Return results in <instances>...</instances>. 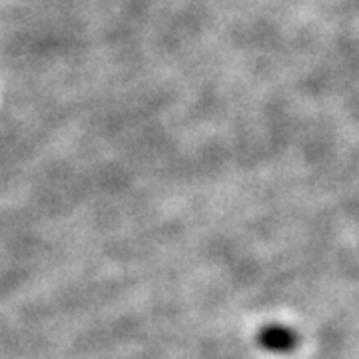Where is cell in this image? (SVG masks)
<instances>
[{
    "mask_svg": "<svg viewBox=\"0 0 359 359\" xmlns=\"http://www.w3.org/2000/svg\"><path fill=\"white\" fill-rule=\"evenodd\" d=\"M256 344L269 353H292L299 346V334L287 325L269 323L257 332Z\"/></svg>",
    "mask_w": 359,
    "mask_h": 359,
    "instance_id": "1",
    "label": "cell"
}]
</instances>
